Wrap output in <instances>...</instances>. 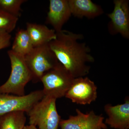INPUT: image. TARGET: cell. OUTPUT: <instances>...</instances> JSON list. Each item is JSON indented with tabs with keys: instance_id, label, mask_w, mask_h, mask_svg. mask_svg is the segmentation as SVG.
I'll use <instances>...</instances> for the list:
<instances>
[{
	"instance_id": "9a60e30c",
	"label": "cell",
	"mask_w": 129,
	"mask_h": 129,
	"mask_svg": "<svg viewBox=\"0 0 129 129\" xmlns=\"http://www.w3.org/2000/svg\"><path fill=\"white\" fill-rule=\"evenodd\" d=\"M34 48L26 29H20L18 30L15 35L12 50L24 57L30 52Z\"/></svg>"
},
{
	"instance_id": "5b68a950",
	"label": "cell",
	"mask_w": 129,
	"mask_h": 129,
	"mask_svg": "<svg viewBox=\"0 0 129 129\" xmlns=\"http://www.w3.org/2000/svg\"><path fill=\"white\" fill-rule=\"evenodd\" d=\"M74 78L59 63L52 69L45 73L41 79L44 86V96L56 99L65 96L72 85Z\"/></svg>"
},
{
	"instance_id": "e0dca14e",
	"label": "cell",
	"mask_w": 129,
	"mask_h": 129,
	"mask_svg": "<svg viewBox=\"0 0 129 129\" xmlns=\"http://www.w3.org/2000/svg\"><path fill=\"white\" fill-rule=\"evenodd\" d=\"M18 18L0 9V31L10 34L16 28Z\"/></svg>"
},
{
	"instance_id": "ac0fdd59",
	"label": "cell",
	"mask_w": 129,
	"mask_h": 129,
	"mask_svg": "<svg viewBox=\"0 0 129 129\" xmlns=\"http://www.w3.org/2000/svg\"><path fill=\"white\" fill-rule=\"evenodd\" d=\"M11 35L10 34L0 31V50L7 48L11 44Z\"/></svg>"
},
{
	"instance_id": "8fae6325",
	"label": "cell",
	"mask_w": 129,
	"mask_h": 129,
	"mask_svg": "<svg viewBox=\"0 0 129 129\" xmlns=\"http://www.w3.org/2000/svg\"><path fill=\"white\" fill-rule=\"evenodd\" d=\"M104 111L108 116L105 123L113 128H129V99L127 97L124 103L112 106L107 104L104 107Z\"/></svg>"
},
{
	"instance_id": "9c48e42d",
	"label": "cell",
	"mask_w": 129,
	"mask_h": 129,
	"mask_svg": "<svg viewBox=\"0 0 129 129\" xmlns=\"http://www.w3.org/2000/svg\"><path fill=\"white\" fill-rule=\"evenodd\" d=\"M114 8L107 14L111 21L108 25L111 34H120L125 39H129V5L128 0H114Z\"/></svg>"
},
{
	"instance_id": "6da1fadb",
	"label": "cell",
	"mask_w": 129,
	"mask_h": 129,
	"mask_svg": "<svg viewBox=\"0 0 129 129\" xmlns=\"http://www.w3.org/2000/svg\"><path fill=\"white\" fill-rule=\"evenodd\" d=\"M56 33L55 39L49 45L59 62L74 78L88 75L90 69L88 63L94 62L95 59L89 47L79 42L83 35L63 30Z\"/></svg>"
},
{
	"instance_id": "7a4b0ae2",
	"label": "cell",
	"mask_w": 129,
	"mask_h": 129,
	"mask_svg": "<svg viewBox=\"0 0 129 129\" xmlns=\"http://www.w3.org/2000/svg\"><path fill=\"white\" fill-rule=\"evenodd\" d=\"M8 54L11 61V72L6 82L0 86V93L24 95L25 86L32 81V74L25 63L24 57L11 50L8 51Z\"/></svg>"
},
{
	"instance_id": "3957f363",
	"label": "cell",
	"mask_w": 129,
	"mask_h": 129,
	"mask_svg": "<svg viewBox=\"0 0 129 129\" xmlns=\"http://www.w3.org/2000/svg\"><path fill=\"white\" fill-rule=\"evenodd\" d=\"M56 99L44 96L27 113L29 124L38 127V129H58L61 119L57 110Z\"/></svg>"
},
{
	"instance_id": "52a82bcc",
	"label": "cell",
	"mask_w": 129,
	"mask_h": 129,
	"mask_svg": "<svg viewBox=\"0 0 129 129\" xmlns=\"http://www.w3.org/2000/svg\"><path fill=\"white\" fill-rule=\"evenodd\" d=\"M64 96L76 104H90L97 98V87L88 77L76 78Z\"/></svg>"
},
{
	"instance_id": "277c9868",
	"label": "cell",
	"mask_w": 129,
	"mask_h": 129,
	"mask_svg": "<svg viewBox=\"0 0 129 129\" xmlns=\"http://www.w3.org/2000/svg\"><path fill=\"white\" fill-rule=\"evenodd\" d=\"M25 63L32 74V81L40 82L43 75L56 67L59 61L48 44L34 47L24 56Z\"/></svg>"
},
{
	"instance_id": "8992f818",
	"label": "cell",
	"mask_w": 129,
	"mask_h": 129,
	"mask_svg": "<svg viewBox=\"0 0 129 129\" xmlns=\"http://www.w3.org/2000/svg\"><path fill=\"white\" fill-rule=\"evenodd\" d=\"M44 96L42 90L22 96L0 93V116L17 111L27 113Z\"/></svg>"
},
{
	"instance_id": "d6986e66",
	"label": "cell",
	"mask_w": 129,
	"mask_h": 129,
	"mask_svg": "<svg viewBox=\"0 0 129 129\" xmlns=\"http://www.w3.org/2000/svg\"><path fill=\"white\" fill-rule=\"evenodd\" d=\"M23 129H38V128L36 126L32 125H25Z\"/></svg>"
},
{
	"instance_id": "30bf717a",
	"label": "cell",
	"mask_w": 129,
	"mask_h": 129,
	"mask_svg": "<svg viewBox=\"0 0 129 129\" xmlns=\"http://www.w3.org/2000/svg\"><path fill=\"white\" fill-rule=\"evenodd\" d=\"M72 15L68 0H50L46 23L58 33L62 30L63 26Z\"/></svg>"
},
{
	"instance_id": "2e32d148",
	"label": "cell",
	"mask_w": 129,
	"mask_h": 129,
	"mask_svg": "<svg viewBox=\"0 0 129 129\" xmlns=\"http://www.w3.org/2000/svg\"><path fill=\"white\" fill-rule=\"evenodd\" d=\"M25 0H0V9L18 18L21 15V6Z\"/></svg>"
},
{
	"instance_id": "4fadbf2b",
	"label": "cell",
	"mask_w": 129,
	"mask_h": 129,
	"mask_svg": "<svg viewBox=\"0 0 129 129\" xmlns=\"http://www.w3.org/2000/svg\"><path fill=\"white\" fill-rule=\"evenodd\" d=\"M26 30L34 47L48 44L56 37L55 30L42 24L27 23Z\"/></svg>"
},
{
	"instance_id": "5bb4252c",
	"label": "cell",
	"mask_w": 129,
	"mask_h": 129,
	"mask_svg": "<svg viewBox=\"0 0 129 129\" xmlns=\"http://www.w3.org/2000/svg\"><path fill=\"white\" fill-rule=\"evenodd\" d=\"M25 113L17 111L0 116V129H23L26 121Z\"/></svg>"
},
{
	"instance_id": "7c38bea8",
	"label": "cell",
	"mask_w": 129,
	"mask_h": 129,
	"mask_svg": "<svg viewBox=\"0 0 129 129\" xmlns=\"http://www.w3.org/2000/svg\"><path fill=\"white\" fill-rule=\"evenodd\" d=\"M72 15L81 18L94 19L103 13V9L91 0H68Z\"/></svg>"
},
{
	"instance_id": "ba28073f",
	"label": "cell",
	"mask_w": 129,
	"mask_h": 129,
	"mask_svg": "<svg viewBox=\"0 0 129 129\" xmlns=\"http://www.w3.org/2000/svg\"><path fill=\"white\" fill-rule=\"evenodd\" d=\"M76 115H70L68 119H61L59 123L61 129H107L102 114L96 115L93 111L84 113L78 109Z\"/></svg>"
}]
</instances>
